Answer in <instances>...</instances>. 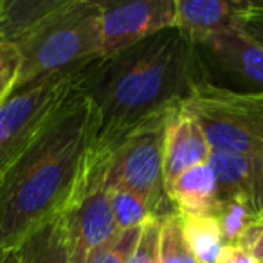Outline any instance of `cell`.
Segmentation results:
<instances>
[{
	"instance_id": "25",
	"label": "cell",
	"mask_w": 263,
	"mask_h": 263,
	"mask_svg": "<svg viewBox=\"0 0 263 263\" xmlns=\"http://www.w3.org/2000/svg\"><path fill=\"white\" fill-rule=\"evenodd\" d=\"M0 263H16L15 251H0Z\"/></svg>"
},
{
	"instance_id": "5",
	"label": "cell",
	"mask_w": 263,
	"mask_h": 263,
	"mask_svg": "<svg viewBox=\"0 0 263 263\" xmlns=\"http://www.w3.org/2000/svg\"><path fill=\"white\" fill-rule=\"evenodd\" d=\"M175 110L132 132L110 155L106 170L108 190H124L139 195L150 202L161 218L170 215L164 211V205L172 208L164 190V146L170 117Z\"/></svg>"
},
{
	"instance_id": "15",
	"label": "cell",
	"mask_w": 263,
	"mask_h": 263,
	"mask_svg": "<svg viewBox=\"0 0 263 263\" xmlns=\"http://www.w3.org/2000/svg\"><path fill=\"white\" fill-rule=\"evenodd\" d=\"M187 247L197 263H216L226 241L215 216H180Z\"/></svg>"
},
{
	"instance_id": "10",
	"label": "cell",
	"mask_w": 263,
	"mask_h": 263,
	"mask_svg": "<svg viewBox=\"0 0 263 263\" xmlns=\"http://www.w3.org/2000/svg\"><path fill=\"white\" fill-rule=\"evenodd\" d=\"M198 49H205L223 72L254 87L252 92H263V45L252 40L241 27L215 34Z\"/></svg>"
},
{
	"instance_id": "26",
	"label": "cell",
	"mask_w": 263,
	"mask_h": 263,
	"mask_svg": "<svg viewBox=\"0 0 263 263\" xmlns=\"http://www.w3.org/2000/svg\"><path fill=\"white\" fill-rule=\"evenodd\" d=\"M249 2H251V6H254V8L263 9V0H249Z\"/></svg>"
},
{
	"instance_id": "17",
	"label": "cell",
	"mask_w": 263,
	"mask_h": 263,
	"mask_svg": "<svg viewBox=\"0 0 263 263\" xmlns=\"http://www.w3.org/2000/svg\"><path fill=\"white\" fill-rule=\"evenodd\" d=\"M108 202L112 209L114 222H116L117 231H128L143 227L146 222L154 218H161L150 202H146L143 197L124 190H108Z\"/></svg>"
},
{
	"instance_id": "13",
	"label": "cell",
	"mask_w": 263,
	"mask_h": 263,
	"mask_svg": "<svg viewBox=\"0 0 263 263\" xmlns=\"http://www.w3.org/2000/svg\"><path fill=\"white\" fill-rule=\"evenodd\" d=\"M166 197L179 216H215L218 193L211 166L205 162L180 173L166 186Z\"/></svg>"
},
{
	"instance_id": "19",
	"label": "cell",
	"mask_w": 263,
	"mask_h": 263,
	"mask_svg": "<svg viewBox=\"0 0 263 263\" xmlns=\"http://www.w3.org/2000/svg\"><path fill=\"white\" fill-rule=\"evenodd\" d=\"M141 229L143 227H136V229L121 231L117 238L105 249L98 251L88 263H128L132 251L136 249L137 241L141 236Z\"/></svg>"
},
{
	"instance_id": "21",
	"label": "cell",
	"mask_w": 263,
	"mask_h": 263,
	"mask_svg": "<svg viewBox=\"0 0 263 263\" xmlns=\"http://www.w3.org/2000/svg\"><path fill=\"white\" fill-rule=\"evenodd\" d=\"M162 218L146 222L141 229V236L136 249L132 251L128 263H157L159 258V234H161Z\"/></svg>"
},
{
	"instance_id": "18",
	"label": "cell",
	"mask_w": 263,
	"mask_h": 263,
	"mask_svg": "<svg viewBox=\"0 0 263 263\" xmlns=\"http://www.w3.org/2000/svg\"><path fill=\"white\" fill-rule=\"evenodd\" d=\"M157 263H197L184 236L182 220L177 213H170L161 222Z\"/></svg>"
},
{
	"instance_id": "4",
	"label": "cell",
	"mask_w": 263,
	"mask_h": 263,
	"mask_svg": "<svg viewBox=\"0 0 263 263\" xmlns=\"http://www.w3.org/2000/svg\"><path fill=\"white\" fill-rule=\"evenodd\" d=\"M200 124L211 150L263 159V92L197 83L182 103Z\"/></svg>"
},
{
	"instance_id": "9",
	"label": "cell",
	"mask_w": 263,
	"mask_h": 263,
	"mask_svg": "<svg viewBox=\"0 0 263 263\" xmlns=\"http://www.w3.org/2000/svg\"><path fill=\"white\" fill-rule=\"evenodd\" d=\"M249 0H177V24L195 47L223 31L241 27Z\"/></svg>"
},
{
	"instance_id": "14",
	"label": "cell",
	"mask_w": 263,
	"mask_h": 263,
	"mask_svg": "<svg viewBox=\"0 0 263 263\" xmlns=\"http://www.w3.org/2000/svg\"><path fill=\"white\" fill-rule=\"evenodd\" d=\"M16 263H70L69 238L63 216L49 220L15 249Z\"/></svg>"
},
{
	"instance_id": "1",
	"label": "cell",
	"mask_w": 263,
	"mask_h": 263,
	"mask_svg": "<svg viewBox=\"0 0 263 263\" xmlns=\"http://www.w3.org/2000/svg\"><path fill=\"white\" fill-rule=\"evenodd\" d=\"M208 80L198 47L177 27L92 62L78 72L98 114L92 154L110 157L132 132L175 110Z\"/></svg>"
},
{
	"instance_id": "2",
	"label": "cell",
	"mask_w": 263,
	"mask_h": 263,
	"mask_svg": "<svg viewBox=\"0 0 263 263\" xmlns=\"http://www.w3.org/2000/svg\"><path fill=\"white\" fill-rule=\"evenodd\" d=\"M98 132V114L76 81L0 177V251H15L65 211Z\"/></svg>"
},
{
	"instance_id": "22",
	"label": "cell",
	"mask_w": 263,
	"mask_h": 263,
	"mask_svg": "<svg viewBox=\"0 0 263 263\" xmlns=\"http://www.w3.org/2000/svg\"><path fill=\"white\" fill-rule=\"evenodd\" d=\"M236 245L245 249L258 263H263V218L252 223Z\"/></svg>"
},
{
	"instance_id": "24",
	"label": "cell",
	"mask_w": 263,
	"mask_h": 263,
	"mask_svg": "<svg viewBox=\"0 0 263 263\" xmlns=\"http://www.w3.org/2000/svg\"><path fill=\"white\" fill-rule=\"evenodd\" d=\"M216 263H258L245 249L240 245H226L222 249Z\"/></svg>"
},
{
	"instance_id": "23",
	"label": "cell",
	"mask_w": 263,
	"mask_h": 263,
	"mask_svg": "<svg viewBox=\"0 0 263 263\" xmlns=\"http://www.w3.org/2000/svg\"><path fill=\"white\" fill-rule=\"evenodd\" d=\"M241 29L256 40L259 45H263V9L254 8L249 2V9L245 11L243 20H241Z\"/></svg>"
},
{
	"instance_id": "6",
	"label": "cell",
	"mask_w": 263,
	"mask_h": 263,
	"mask_svg": "<svg viewBox=\"0 0 263 263\" xmlns=\"http://www.w3.org/2000/svg\"><path fill=\"white\" fill-rule=\"evenodd\" d=\"M110 157L88 154L69 205L62 213L69 238L70 263H88L98 251L117 238L106 191V170Z\"/></svg>"
},
{
	"instance_id": "12",
	"label": "cell",
	"mask_w": 263,
	"mask_h": 263,
	"mask_svg": "<svg viewBox=\"0 0 263 263\" xmlns=\"http://www.w3.org/2000/svg\"><path fill=\"white\" fill-rule=\"evenodd\" d=\"M208 164L215 173L218 200L241 195L263 218V159L213 150Z\"/></svg>"
},
{
	"instance_id": "8",
	"label": "cell",
	"mask_w": 263,
	"mask_h": 263,
	"mask_svg": "<svg viewBox=\"0 0 263 263\" xmlns=\"http://www.w3.org/2000/svg\"><path fill=\"white\" fill-rule=\"evenodd\" d=\"M101 56L110 58L154 34L175 27L177 0L99 2Z\"/></svg>"
},
{
	"instance_id": "20",
	"label": "cell",
	"mask_w": 263,
	"mask_h": 263,
	"mask_svg": "<svg viewBox=\"0 0 263 263\" xmlns=\"http://www.w3.org/2000/svg\"><path fill=\"white\" fill-rule=\"evenodd\" d=\"M20 72V54L13 44H0V105L15 92Z\"/></svg>"
},
{
	"instance_id": "16",
	"label": "cell",
	"mask_w": 263,
	"mask_h": 263,
	"mask_svg": "<svg viewBox=\"0 0 263 263\" xmlns=\"http://www.w3.org/2000/svg\"><path fill=\"white\" fill-rule=\"evenodd\" d=\"M215 218L218 220L222 236L226 245H236L243 233L254 222L261 220L258 213L254 211L249 200L241 195H233V197L220 198L216 205Z\"/></svg>"
},
{
	"instance_id": "11",
	"label": "cell",
	"mask_w": 263,
	"mask_h": 263,
	"mask_svg": "<svg viewBox=\"0 0 263 263\" xmlns=\"http://www.w3.org/2000/svg\"><path fill=\"white\" fill-rule=\"evenodd\" d=\"M211 146L200 124L182 105L172 114L166 130L164 146V190L180 173L198 164H205L211 155Z\"/></svg>"
},
{
	"instance_id": "3",
	"label": "cell",
	"mask_w": 263,
	"mask_h": 263,
	"mask_svg": "<svg viewBox=\"0 0 263 263\" xmlns=\"http://www.w3.org/2000/svg\"><path fill=\"white\" fill-rule=\"evenodd\" d=\"M20 54L16 88L56 74H76L101 56V6L96 0H63L15 44Z\"/></svg>"
},
{
	"instance_id": "7",
	"label": "cell",
	"mask_w": 263,
	"mask_h": 263,
	"mask_svg": "<svg viewBox=\"0 0 263 263\" xmlns=\"http://www.w3.org/2000/svg\"><path fill=\"white\" fill-rule=\"evenodd\" d=\"M78 81L76 74H56L15 90L0 105V177L24 150Z\"/></svg>"
}]
</instances>
